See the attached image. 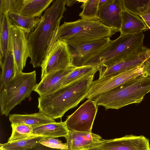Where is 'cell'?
Wrapping results in <instances>:
<instances>
[{"label": "cell", "mask_w": 150, "mask_h": 150, "mask_svg": "<svg viewBox=\"0 0 150 150\" xmlns=\"http://www.w3.org/2000/svg\"><path fill=\"white\" fill-rule=\"evenodd\" d=\"M23 3L24 0H0V13H19Z\"/></svg>", "instance_id": "28"}, {"label": "cell", "mask_w": 150, "mask_h": 150, "mask_svg": "<svg viewBox=\"0 0 150 150\" xmlns=\"http://www.w3.org/2000/svg\"><path fill=\"white\" fill-rule=\"evenodd\" d=\"M77 1V0H67L66 5L68 6H71Z\"/></svg>", "instance_id": "34"}, {"label": "cell", "mask_w": 150, "mask_h": 150, "mask_svg": "<svg viewBox=\"0 0 150 150\" xmlns=\"http://www.w3.org/2000/svg\"><path fill=\"white\" fill-rule=\"evenodd\" d=\"M150 92V76L141 75L108 92L96 97L94 100L98 106L105 109H118L126 105L141 102Z\"/></svg>", "instance_id": "4"}, {"label": "cell", "mask_w": 150, "mask_h": 150, "mask_svg": "<svg viewBox=\"0 0 150 150\" xmlns=\"http://www.w3.org/2000/svg\"><path fill=\"white\" fill-rule=\"evenodd\" d=\"M117 32L98 20L82 19L69 22H64L53 32L48 46L58 40L71 46L88 43L110 38Z\"/></svg>", "instance_id": "3"}, {"label": "cell", "mask_w": 150, "mask_h": 150, "mask_svg": "<svg viewBox=\"0 0 150 150\" xmlns=\"http://www.w3.org/2000/svg\"><path fill=\"white\" fill-rule=\"evenodd\" d=\"M72 66L69 45L64 41L58 40L48 46L41 66V79L49 74L65 70Z\"/></svg>", "instance_id": "7"}, {"label": "cell", "mask_w": 150, "mask_h": 150, "mask_svg": "<svg viewBox=\"0 0 150 150\" xmlns=\"http://www.w3.org/2000/svg\"><path fill=\"white\" fill-rule=\"evenodd\" d=\"M67 150L89 149L98 147L103 139L99 135L91 132L69 131L65 137Z\"/></svg>", "instance_id": "15"}, {"label": "cell", "mask_w": 150, "mask_h": 150, "mask_svg": "<svg viewBox=\"0 0 150 150\" xmlns=\"http://www.w3.org/2000/svg\"><path fill=\"white\" fill-rule=\"evenodd\" d=\"M99 0H84L81 6L83 10L79 13L81 19L88 20H98Z\"/></svg>", "instance_id": "26"}, {"label": "cell", "mask_w": 150, "mask_h": 150, "mask_svg": "<svg viewBox=\"0 0 150 150\" xmlns=\"http://www.w3.org/2000/svg\"><path fill=\"white\" fill-rule=\"evenodd\" d=\"M12 132L8 142H11L28 138L31 135L33 127L20 124L11 123Z\"/></svg>", "instance_id": "27"}, {"label": "cell", "mask_w": 150, "mask_h": 150, "mask_svg": "<svg viewBox=\"0 0 150 150\" xmlns=\"http://www.w3.org/2000/svg\"><path fill=\"white\" fill-rule=\"evenodd\" d=\"M142 65L126 71L93 81L86 98L93 100L137 77L142 73Z\"/></svg>", "instance_id": "8"}, {"label": "cell", "mask_w": 150, "mask_h": 150, "mask_svg": "<svg viewBox=\"0 0 150 150\" xmlns=\"http://www.w3.org/2000/svg\"><path fill=\"white\" fill-rule=\"evenodd\" d=\"M53 0H24L19 14L31 18L40 17Z\"/></svg>", "instance_id": "20"}, {"label": "cell", "mask_w": 150, "mask_h": 150, "mask_svg": "<svg viewBox=\"0 0 150 150\" xmlns=\"http://www.w3.org/2000/svg\"><path fill=\"white\" fill-rule=\"evenodd\" d=\"M0 150H4V149H2L1 147H0Z\"/></svg>", "instance_id": "37"}, {"label": "cell", "mask_w": 150, "mask_h": 150, "mask_svg": "<svg viewBox=\"0 0 150 150\" xmlns=\"http://www.w3.org/2000/svg\"><path fill=\"white\" fill-rule=\"evenodd\" d=\"M143 32L120 35L108 43L86 62L85 65L98 67L116 62L142 49Z\"/></svg>", "instance_id": "5"}, {"label": "cell", "mask_w": 150, "mask_h": 150, "mask_svg": "<svg viewBox=\"0 0 150 150\" xmlns=\"http://www.w3.org/2000/svg\"><path fill=\"white\" fill-rule=\"evenodd\" d=\"M123 9L122 0H110L99 9L98 20L106 26L120 32Z\"/></svg>", "instance_id": "14"}, {"label": "cell", "mask_w": 150, "mask_h": 150, "mask_svg": "<svg viewBox=\"0 0 150 150\" xmlns=\"http://www.w3.org/2000/svg\"><path fill=\"white\" fill-rule=\"evenodd\" d=\"M0 64L1 69L0 77L1 91L15 76L14 60L11 49H8L6 57Z\"/></svg>", "instance_id": "21"}, {"label": "cell", "mask_w": 150, "mask_h": 150, "mask_svg": "<svg viewBox=\"0 0 150 150\" xmlns=\"http://www.w3.org/2000/svg\"><path fill=\"white\" fill-rule=\"evenodd\" d=\"M67 0H56L41 17L34 30L28 36L30 63L34 68L41 67L45 57L49 41L53 32L59 26L66 10Z\"/></svg>", "instance_id": "2"}, {"label": "cell", "mask_w": 150, "mask_h": 150, "mask_svg": "<svg viewBox=\"0 0 150 150\" xmlns=\"http://www.w3.org/2000/svg\"><path fill=\"white\" fill-rule=\"evenodd\" d=\"M96 71L50 94L38 98L40 111L54 120L61 118L88 95Z\"/></svg>", "instance_id": "1"}, {"label": "cell", "mask_w": 150, "mask_h": 150, "mask_svg": "<svg viewBox=\"0 0 150 150\" xmlns=\"http://www.w3.org/2000/svg\"><path fill=\"white\" fill-rule=\"evenodd\" d=\"M142 73L150 76V56L143 63L142 66Z\"/></svg>", "instance_id": "32"}, {"label": "cell", "mask_w": 150, "mask_h": 150, "mask_svg": "<svg viewBox=\"0 0 150 150\" xmlns=\"http://www.w3.org/2000/svg\"><path fill=\"white\" fill-rule=\"evenodd\" d=\"M98 106L88 99L65 121L69 131L91 132Z\"/></svg>", "instance_id": "9"}, {"label": "cell", "mask_w": 150, "mask_h": 150, "mask_svg": "<svg viewBox=\"0 0 150 150\" xmlns=\"http://www.w3.org/2000/svg\"><path fill=\"white\" fill-rule=\"evenodd\" d=\"M65 122H54L33 127L31 135L46 137H66L69 133Z\"/></svg>", "instance_id": "18"}, {"label": "cell", "mask_w": 150, "mask_h": 150, "mask_svg": "<svg viewBox=\"0 0 150 150\" xmlns=\"http://www.w3.org/2000/svg\"><path fill=\"white\" fill-rule=\"evenodd\" d=\"M88 150H104L103 149L100 148L98 147H96L95 148H93L92 149H88Z\"/></svg>", "instance_id": "36"}, {"label": "cell", "mask_w": 150, "mask_h": 150, "mask_svg": "<svg viewBox=\"0 0 150 150\" xmlns=\"http://www.w3.org/2000/svg\"><path fill=\"white\" fill-rule=\"evenodd\" d=\"M110 38L73 45H69L72 65L75 67L85 66L87 61L97 54L110 41Z\"/></svg>", "instance_id": "13"}, {"label": "cell", "mask_w": 150, "mask_h": 150, "mask_svg": "<svg viewBox=\"0 0 150 150\" xmlns=\"http://www.w3.org/2000/svg\"><path fill=\"white\" fill-rule=\"evenodd\" d=\"M45 137L32 135L25 138L0 144V146L5 150H28L37 145Z\"/></svg>", "instance_id": "24"}, {"label": "cell", "mask_w": 150, "mask_h": 150, "mask_svg": "<svg viewBox=\"0 0 150 150\" xmlns=\"http://www.w3.org/2000/svg\"><path fill=\"white\" fill-rule=\"evenodd\" d=\"M76 67L73 66L65 70L55 71L49 74L42 79L34 90L40 96L54 92L60 88L63 78Z\"/></svg>", "instance_id": "16"}, {"label": "cell", "mask_w": 150, "mask_h": 150, "mask_svg": "<svg viewBox=\"0 0 150 150\" xmlns=\"http://www.w3.org/2000/svg\"><path fill=\"white\" fill-rule=\"evenodd\" d=\"M57 149L50 148L39 143L34 147L28 150H59Z\"/></svg>", "instance_id": "33"}, {"label": "cell", "mask_w": 150, "mask_h": 150, "mask_svg": "<svg viewBox=\"0 0 150 150\" xmlns=\"http://www.w3.org/2000/svg\"><path fill=\"white\" fill-rule=\"evenodd\" d=\"M37 84L35 70L29 73L21 72L16 75L0 91L1 114L8 116L16 106L30 97Z\"/></svg>", "instance_id": "6"}, {"label": "cell", "mask_w": 150, "mask_h": 150, "mask_svg": "<svg viewBox=\"0 0 150 150\" xmlns=\"http://www.w3.org/2000/svg\"><path fill=\"white\" fill-rule=\"evenodd\" d=\"M11 24L19 27L29 34L33 32L39 23L40 17L31 18L13 12L8 13Z\"/></svg>", "instance_id": "23"}, {"label": "cell", "mask_w": 150, "mask_h": 150, "mask_svg": "<svg viewBox=\"0 0 150 150\" xmlns=\"http://www.w3.org/2000/svg\"><path fill=\"white\" fill-rule=\"evenodd\" d=\"M104 150H150L149 139L143 135H126L110 139H103L97 147Z\"/></svg>", "instance_id": "12"}, {"label": "cell", "mask_w": 150, "mask_h": 150, "mask_svg": "<svg viewBox=\"0 0 150 150\" xmlns=\"http://www.w3.org/2000/svg\"><path fill=\"white\" fill-rule=\"evenodd\" d=\"M11 24L8 13H0V62L6 57L8 50L10 28Z\"/></svg>", "instance_id": "22"}, {"label": "cell", "mask_w": 150, "mask_h": 150, "mask_svg": "<svg viewBox=\"0 0 150 150\" xmlns=\"http://www.w3.org/2000/svg\"><path fill=\"white\" fill-rule=\"evenodd\" d=\"M9 120L11 123L23 124L33 127L56 122L55 120L40 111L29 114H10Z\"/></svg>", "instance_id": "19"}, {"label": "cell", "mask_w": 150, "mask_h": 150, "mask_svg": "<svg viewBox=\"0 0 150 150\" xmlns=\"http://www.w3.org/2000/svg\"><path fill=\"white\" fill-rule=\"evenodd\" d=\"M138 12V16L143 20L148 29H150V0L140 7Z\"/></svg>", "instance_id": "31"}, {"label": "cell", "mask_w": 150, "mask_h": 150, "mask_svg": "<svg viewBox=\"0 0 150 150\" xmlns=\"http://www.w3.org/2000/svg\"><path fill=\"white\" fill-rule=\"evenodd\" d=\"M148 0H122L123 9L138 16V9Z\"/></svg>", "instance_id": "29"}, {"label": "cell", "mask_w": 150, "mask_h": 150, "mask_svg": "<svg viewBox=\"0 0 150 150\" xmlns=\"http://www.w3.org/2000/svg\"><path fill=\"white\" fill-rule=\"evenodd\" d=\"M110 0H99V8L102 6L104 5L105 4L108 3Z\"/></svg>", "instance_id": "35"}, {"label": "cell", "mask_w": 150, "mask_h": 150, "mask_svg": "<svg viewBox=\"0 0 150 150\" xmlns=\"http://www.w3.org/2000/svg\"><path fill=\"white\" fill-rule=\"evenodd\" d=\"M88 150L87 149H84V150Z\"/></svg>", "instance_id": "38"}, {"label": "cell", "mask_w": 150, "mask_h": 150, "mask_svg": "<svg viewBox=\"0 0 150 150\" xmlns=\"http://www.w3.org/2000/svg\"><path fill=\"white\" fill-rule=\"evenodd\" d=\"M150 56V49L143 48L129 56L106 65L98 66V79L126 71L142 65Z\"/></svg>", "instance_id": "11"}, {"label": "cell", "mask_w": 150, "mask_h": 150, "mask_svg": "<svg viewBox=\"0 0 150 150\" xmlns=\"http://www.w3.org/2000/svg\"><path fill=\"white\" fill-rule=\"evenodd\" d=\"M39 143L51 148L65 150L68 149L67 143H63L61 140L54 138H44L39 142Z\"/></svg>", "instance_id": "30"}, {"label": "cell", "mask_w": 150, "mask_h": 150, "mask_svg": "<svg viewBox=\"0 0 150 150\" xmlns=\"http://www.w3.org/2000/svg\"><path fill=\"white\" fill-rule=\"evenodd\" d=\"M96 71H98L97 67L88 65L76 67L63 78L61 82L60 88L67 86Z\"/></svg>", "instance_id": "25"}, {"label": "cell", "mask_w": 150, "mask_h": 150, "mask_svg": "<svg viewBox=\"0 0 150 150\" xmlns=\"http://www.w3.org/2000/svg\"><path fill=\"white\" fill-rule=\"evenodd\" d=\"M29 34L22 29L11 25L10 28L8 49L13 53L15 75L22 72L28 58L30 57L28 36Z\"/></svg>", "instance_id": "10"}, {"label": "cell", "mask_w": 150, "mask_h": 150, "mask_svg": "<svg viewBox=\"0 0 150 150\" xmlns=\"http://www.w3.org/2000/svg\"><path fill=\"white\" fill-rule=\"evenodd\" d=\"M122 18L120 35L139 33L149 29L140 17L123 9Z\"/></svg>", "instance_id": "17"}, {"label": "cell", "mask_w": 150, "mask_h": 150, "mask_svg": "<svg viewBox=\"0 0 150 150\" xmlns=\"http://www.w3.org/2000/svg\"><path fill=\"white\" fill-rule=\"evenodd\" d=\"M59 150H61V149H59Z\"/></svg>", "instance_id": "39"}]
</instances>
